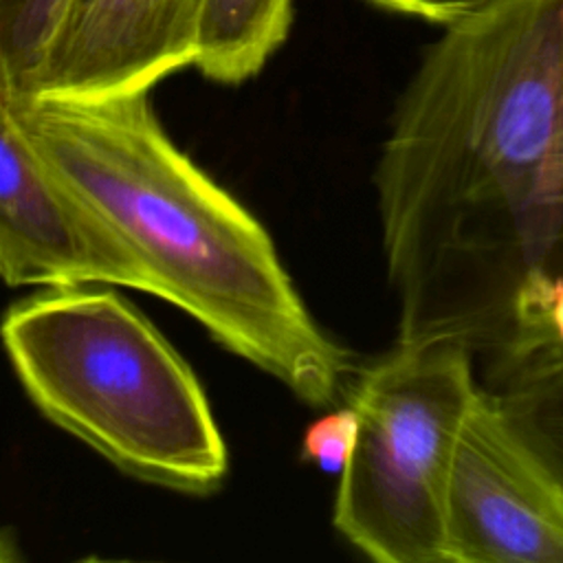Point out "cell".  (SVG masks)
<instances>
[{
  "label": "cell",
  "instance_id": "obj_5",
  "mask_svg": "<svg viewBox=\"0 0 563 563\" xmlns=\"http://www.w3.org/2000/svg\"><path fill=\"white\" fill-rule=\"evenodd\" d=\"M0 277L9 286L112 284L156 292L141 262L48 161L2 88Z\"/></svg>",
  "mask_w": 563,
  "mask_h": 563
},
{
  "label": "cell",
  "instance_id": "obj_2",
  "mask_svg": "<svg viewBox=\"0 0 563 563\" xmlns=\"http://www.w3.org/2000/svg\"><path fill=\"white\" fill-rule=\"evenodd\" d=\"M20 121L154 282V295L282 380L310 407L350 385L354 363L310 314L264 227L161 128L150 92L9 97Z\"/></svg>",
  "mask_w": 563,
  "mask_h": 563
},
{
  "label": "cell",
  "instance_id": "obj_6",
  "mask_svg": "<svg viewBox=\"0 0 563 563\" xmlns=\"http://www.w3.org/2000/svg\"><path fill=\"white\" fill-rule=\"evenodd\" d=\"M444 526L446 563H563V497L504 424L488 389L457 433Z\"/></svg>",
  "mask_w": 563,
  "mask_h": 563
},
{
  "label": "cell",
  "instance_id": "obj_9",
  "mask_svg": "<svg viewBox=\"0 0 563 563\" xmlns=\"http://www.w3.org/2000/svg\"><path fill=\"white\" fill-rule=\"evenodd\" d=\"M292 0H205L194 66L213 81L240 84L284 44Z\"/></svg>",
  "mask_w": 563,
  "mask_h": 563
},
{
  "label": "cell",
  "instance_id": "obj_3",
  "mask_svg": "<svg viewBox=\"0 0 563 563\" xmlns=\"http://www.w3.org/2000/svg\"><path fill=\"white\" fill-rule=\"evenodd\" d=\"M0 336L37 409L119 468L187 493L224 479L198 378L121 295L48 286L7 310Z\"/></svg>",
  "mask_w": 563,
  "mask_h": 563
},
{
  "label": "cell",
  "instance_id": "obj_1",
  "mask_svg": "<svg viewBox=\"0 0 563 563\" xmlns=\"http://www.w3.org/2000/svg\"><path fill=\"white\" fill-rule=\"evenodd\" d=\"M396 341H457L495 378L532 273L563 275V0L442 26L374 167Z\"/></svg>",
  "mask_w": 563,
  "mask_h": 563
},
{
  "label": "cell",
  "instance_id": "obj_14",
  "mask_svg": "<svg viewBox=\"0 0 563 563\" xmlns=\"http://www.w3.org/2000/svg\"><path fill=\"white\" fill-rule=\"evenodd\" d=\"M15 561H20L15 537L0 526V563H15Z\"/></svg>",
  "mask_w": 563,
  "mask_h": 563
},
{
  "label": "cell",
  "instance_id": "obj_8",
  "mask_svg": "<svg viewBox=\"0 0 563 563\" xmlns=\"http://www.w3.org/2000/svg\"><path fill=\"white\" fill-rule=\"evenodd\" d=\"M488 391L504 424L563 497V347L534 350L493 378Z\"/></svg>",
  "mask_w": 563,
  "mask_h": 563
},
{
  "label": "cell",
  "instance_id": "obj_12",
  "mask_svg": "<svg viewBox=\"0 0 563 563\" xmlns=\"http://www.w3.org/2000/svg\"><path fill=\"white\" fill-rule=\"evenodd\" d=\"M358 418L354 407H339L312 422L303 435L301 453L325 473L341 475L354 451Z\"/></svg>",
  "mask_w": 563,
  "mask_h": 563
},
{
  "label": "cell",
  "instance_id": "obj_4",
  "mask_svg": "<svg viewBox=\"0 0 563 563\" xmlns=\"http://www.w3.org/2000/svg\"><path fill=\"white\" fill-rule=\"evenodd\" d=\"M457 341L394 343L347 391L358 418L332 523L376 563H446V486L460 427L479 396Z\"/></svg>",
  "mask_w": 563,
  "mask_h": 563
},
{
  "label": "cell",
  "instance_id": "obj_10",
  "mask_svg": "<svg viewBox=\"0 0 563 563\" xmlns=\"http://www.w3.org/2000/svg\"><path fill=\"white\" fill-rule=\"evenodd\" d=\"M68 0H0V88L24 97Z\"/></svg>",
  "mask_w": 563,
  "mask_h": 563
},
{
  "label": "cell",
  "instance_id": "obj_13",
  "mask_svg": "<svg viewBox=\"0 0 563 563\" xmlns=\"http://www.w3.org/2000/svg\"><path fill=\"white\" fill-rule=\"evenodd\" d=\"M367 2L389 13L409 15V18H418V20H427L444 26L468 13L479 11L493 0H367Z\"/></svg>",
  "mask_w": 563,
  "mask_h": 563
},
{
  "label": "cell",
  "instance_id": "obj_7",
  "mask_svg": "<svg viewBox=\"0 0 563 563\" xmlns=\"http://www.w3.org/2000/svg\"><path fill=\"white\" fill-rule=\"evenodd\" d=\"M202 13L205 0H68L24 97L90 101L150 92L194 66Z\"/></svg>",
  "mask_w": 563,
  "mask_h": 563
},
{
  "label": "cell",
  "instance_id": "obj_11",
  "mask_svg": "<svg viewBox=\"0 0 563 563\" xmlns=\"http://www.w3.org/2000/svg\"><path fill=\"white\" fill-rule=\"evenodd\" d=\"M512 325V354L501 372L539 347H563V275L532 273L526 277L515 295Z\"/></svg>",
  "mask_w": 563,
  "mask_h": 563
}]
</instances>
